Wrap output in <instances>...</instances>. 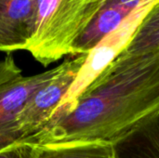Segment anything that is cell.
<instances>
[{"instance_id":"obj_1","label":"cell","mask_w":159,"mask_h":158,"mask_svg":"<svg viewBox=\"0 0 159 158\" xmlns=\"http://www.w3.org/2000/svg\"><path fill=\"white\" fill-rule=\"evenodd\" d=\"M159 113V52L121 53L65 111L21 142L34 145L114 144Z\"/></svg>"},{"instance_id":"obj_2","label":"cell","mask_w":159,"mask_h":158,"mask_svg":"<svg viewBox=\"0 0 159 158\" xmlns=\"http://www.w3.org/2000/svg\"><path fill=\"white\" fill-rule=\"evenodd\" d=\"M106 0H37L27 51L45 67L72 56L78 37Z\"/></svg>"},{"instance_id":"obj_3","label":"cell","mask_w":159,"mask_h":158,"mask_svg":"<svg viewBox=\"0 0 159 158\" xmlns=\"http://www.w3.org/2000/svg\"><path fill=\"white\" fill-rule=\"evenodd\" d=\"M158 2L159 0H143L112 33L86 54L76 78L54 114L67 110L99 74L127 48L143 19Z\"/></svg>"},{"instance_id":"obj_4","label":"cell","mask_w":159,"mask_h":158,"mask_svg":"<svg viewBox=\"0 0 159 158\" xmlns=\"http://www.w3.org/2000/svg\"><path fill=\"white\" fill-rule=\"evenodd\" d=\"M86 59V54L67 59L60 65L56 74L38 88L27 101L18 119L21 142L41 131L70 89Z\"/></svg>"},{"instance_id":"obj_5","label":"cell","mask_w":159,"mask_h":158,"mask_svg":"<svg viewBox=\"0 0 159 158\" xmlns=\"http://www.w3.org/2000/svg\"><path fill=\"white\" fill-rule=\"evenodd\" d=\"M58 66L46 72L16 76L0 85V152L20 140L18 119L30 97L57 73Z\"/></svg>"},{"instance_id":"obj_6","label":"cell","mask_w":159,"mask_h":158,"mask_svg":"<svg viewBox=\"0 0 159 158\" xmlns=\"http://www.w3.org/2000/svg\"><path fill=\"white\" fill-rule=\"evenodd\" d=\"M37 0H0V51L25 50L31 39Z\"/></svg>"},{"instance_id":"obj_7","label":"cell","mask_w":159,"mask_h":158,"mask_svg":"<svg viewBox=\"0 0 159 158\" xmlns=\"http://www.w3.org/2000/svg\"><path fill=\"white\" fill-rule=\"evenodd\" d=\"M135 7L130 5L106 0L75 43L72 56L88 54L106 35L112 33Z\"/></svg>"},{"instance_id":"obj_8","label":"cell","mask_w":159,"mask_h":158,"mask_svg":"<svg viewBox=\"0 0 159 158\" xmlns=\"http://www.w3.org/2000/svg\"><path fill=\"white\" fill-rule=\"evenodd\" d=\"M116 158H159V113L114 143Z\"/></svg>"},{"instance_id":"obj_9","label":"cell","mask_w":159,"mask_h":158,"mask_svg":"<svg viewBox=\"0 0 159 158\" xmlns=\"http://www.w3.org/2000/svg\"><path fill=\"white\" fill-rule=\"evenodd\" d=\"M35 146L34 158H116L112 143L78 142Z\"/></svg>"},{"instance_id":"obj_10","label":"cell","mask_w":159,"mask_h":158,"mask_svg":"<svg viewBox=\"0 0 159 158\" xmlns=\"http://www.w3.org/2000/svg\"><path fill=\"white\" fill-rule=\"evenodd\" d=\"M159 52V2L143 19L133 39L122 52L141 55Z\"/></svg>"},{"instance_id":"obj_11","label":"cell","mask_w":159,"mask_h":158,"mask_svg":"<svg viewBox=\"0 0 159 158\" xmlns=\"http://www.w3.org/2000/svg\"><path fill=\"white\" fill-rule=\"evenodd\" d=\"M36 146L26 142H18L0 152V158H34Z\"/></svg>"},{"instance_id":"obj_12","label":"cell","mask_w":159,"mask_h":158,"mask_svg":"<svg viewBox=\"0 0 159 158\" xmlns=\"http://www.w3.org/2000/svg\"><path fill=\"white\" fill-rule=\"evenodd\" d=\"M21 74V70L17 65L11 53L0 60V85Z\"/></svg>"},{"instance_id":"obj_13","label":"cell","mask_w":159,"mask_h":158,"mask_svg":"<svg viewBox=\"0 0 159 158\" xmlns=\"http://www.w3.org/2000/svg\"><path fill=\"white\" fill-rule=\"evenodd\" d=\"M111 1H115L117 3L125 4V5H130L133 7H137L143 0H111Z\"/></svg>"}]
</instances>
